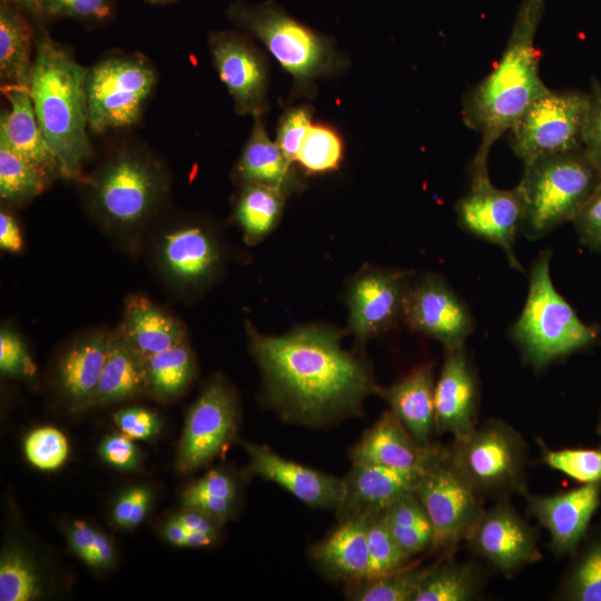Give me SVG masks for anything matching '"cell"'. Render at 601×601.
I'll return each instance as SVG.
<instances>
[{
	"label": "cell",
	"instance_id": "cell-51",
	"mask_svg": "<svg viewBox=\"0 0 601 601\" xmlns=\"http://www.w3.org/2000/svg\"><path fill=\"white\" fill-rule=\"evenodd\" d=\"M98 452L107 464L120 471H134L140 464V454L134 440L122 433L105 436Z\"/></svg>",
	"mask_w": 601,
	"mask_h": 601
},
{
	"label": "cell",
	"instance_id": "cell-31",
	"mask_svg": "<svg viewBox=\"0 0 601 601\" xmlns=\"http://www.w3.org/2000/svg\"><path fill=\"white\" fill-rule=\"evenodd\" d=\"M144 392H148L145 359L121 333L111 335L91 406L122 402Z\"/></svg>",
	"mask_w": 601,
	"mask_h": 601
},
{
	"label": "cell",
	"instance_id": "cell-30",
	"mask_svg": "<svg viewBox=\"0 0 601 601\" xmlns=\"http://www.w3.org/2000/svg\"><path fill=\"white\" fill-rule=\"evenodd\" d=\"M37 29L19 9L0 2L1 86L29 87L35 58Z\"/></svg>",
	"mask_w": 601,
	"mask_h": 601
},
{
	"label": "cell",
	"instance_id": "cell-50",
	"mask_svg": "<svg viewBox=\"0 0 601 601\" xmlns=\"http://www.w3.org/2000/svg\"><path fill=\"white\" fill-rule=\"evenodd\" d=\"M572 223L581 245L601 252V185Z\"/></svg>",
	"mask_w": 601,
	"mask_h": 601
},
{
	"label": "cell",
	"instance_id": "cell-4",
	"mask_svg": "<svg viewBox=\"0 0 601 601\" xmlns=\"http://www.w3.org/2000/svg\"><path fill=\"white\" fill-rule=\"evenodd\" d=\"M91 210L108 226L132 229L147 221L169 191L159 156L135 137L119 139L88 176L79 179Z\"/></svg>",
	"mask_w": 601,
	"mask_h": 601
},
{
	"label": "cell",
	"instance_id": "cell-7",
	"mask_svg": "<svg viewBox=\"0 0 601 601\" xmlns=\"http://www.w3.org/2000/svg\"><path fill=\"white\" fill-rule=\"evenodd\" d=\"M158 83L152 61L139 51L110 50L87 67L89 131H126L140 124Z\"/></svg>",
	"mask_w": 601,
	"mask_h": 601
},
{
	"label": "cell",
	"instance_id": "cell-18",
	"mask_svg": "<svg viewBox=\"0 0 601 601\" xmlns=\"http://www.w3.org/2000/svg\"><path fill=\"white\" fill-rule=\"evenodd\" d=\"M249 462L246 474L273 482L304 504L314 509L335 510L344 493V479L285 459L265 444L240 441Z\"/></svg>",
	"mask_w": 601,
	"mask_h": 601
},
{
	"label": "cell",
	"instance_id": "cell-24",
	"mask_svg": "<svg viewBox=\"0 0 601 601\" xmlns=\"http://www.w3.org/2000/svg\"><path fill=\"white\" fill-rule=\"evenodd\" d=\"M1 92L8 107L1 110L0 141L30 160L52 180L63 177L61 166L39 127L29 87L6 85Z\"/></svg>",
	"mask_w": 601,
	"mask_h": 601
},
{
	"label": "cell",
	"instance_id": "cell-57",
	"mask_svg": "<svg viewBox=\"0 0 601 601\" xmlns=\"http://www.w3.org/2000/svg\"><path fill=\"white\" fill-rule=\"evenodd\" d=\"M26 13L35 24H46L42 12V0H0Z\"/></svg>",
	"mask_w": 601,
	"mask_h": 601
},
{
	"label": "cell",
	"instance_id": "cell-20",
	"mask_svg": "<svg viewBox=\"0 0 601 601\" xmlns=\"http://www.w3.org/2000/svg\"><path fill=\"white\" fill-rule=\"evenodd\" d=\"M444 446L418 442L388 410L349 449L352 464L425 472L440 457Z\"/></svg>",
	"mask_w": 601,
	"mask_h": 601
},
{
	"label": "cell",
	"instance_id": "cell-48",
	"mask_svg": "<svg viewBox=\"0 0 601 601\" xmlns=\"http://www.w3.org/2000/svg\"><path fill=\"white\" fill-rule=\"evenodd\" d=\"M114 422L120 433L134 441L151 440L161 428L157 413L141 406L127 407L116 412Z\"/></svg>",
	"mask_w": 601,
	"mask_h": 601
},
{
	"label": "cell",
	"instance_id": "cell-9",
	"mask_svg": "<svg viewBox=\"0 0 601 601\" xmlns=\"http://www.w3.org/2000/svg\"><path fill=\"white\" fill-rule=\"evenodd\" d=\"M457 470L485 499L525 495L528 447L511 425L487 420L446 446Z\"/></svg>",
	"mask_w": 601,
	"mask_h": 601
},
{
	"label": "cell",
	"instance_id": "cell-38",
	"mask_svg": "<svg viewBox=\"0 0 601 601\" xmlns=\"http://www.w3.org/2000/svg\"><path fill=\"white\" fill-rule=\"evenodd\" d=\"M428 569L430 565L410 563L392 573L348 585L346 597L354 601H413Z\"/></svg>",
	"mask_w": 601,
	"mask_h": 601
},
{
	"label": "cell",
	"instance_id": "cell-3",
	"mask_svg": "<svg viewBox=\"0 0 601 601\" xmlns=\"http://www.w3.org/2000/svg\"><path fill=\"white\" fill-rule=\"evenodd\" d=\"M30 96L41 132L58 159L63 178L80 179L92 156L86 92L87 67L55 40L47 24H36Z\"/></svg>",
	"mask_w": 601,
	"mask_h": 601
},
{
	"label": "cell",
	"instance_id": "cell-21",
	"mask_svg": "<svg viewBox=\"0 0 601 601\" xmlns=\"http://www.w3.org/2000/svg\"><path fill=\"white\" fill-rule=\"evenodd\" d=\"M479 384L463 346L445 348V357L434 390L435 428L464 435L476 426Z\"/></svg>",
	"mask_w": 601,
	"mask_h": 601
},
{
	"label": "cell",
	"instance_id": "cell-34",
	"mask_svg": "<svg viewBox=\"0 0 601 601\" xmlns=\"http://www.w3.org/2000/svg\"><path fill=\"white\" fill-rule=\"evenodd\" d=\"M480 571L471 563L442 561L430 565L413 601H469L481 589Z\"/></svg>",
	"mask_w": 601,
	"mask_h": 601
},
{
	"label": "cell",
	"instance_id": "cell-2",
	"mask_svg": "<svg viewBox=\"0 0 601 601\" xmlns=\"http://www.w3.org/2000/svg\"><path fill=\"white\" fill-rule=\"evenodd\" d=\"M544 6V0L520 4L500 60L463 97V121L481 137L474 160L487 161L493 144L549 89L540 77L541 52L535 46Z\"/></svg>",
	"mask_w": 601,
	"mask_h": 601
},
{
	"label": "cell",
	"instance_id": "cell-35",
	"mask_svg": "<svg viewBox=\"0 0 601 601\" xmlns=\"http://www.w3.org/2000/svg\"><path fill=\"white\" fill-rule=\"evenodd\" d=\"M558 591V599L601 601V526L587 534Z\"/></svg>",
	"mask_w": 601,
	"mask_h": 601
},
{
	"label": "cell",
	"instance_id": "cell-27",
	"mask_svg": "<svg viewBox=\"0 0 601 601\" xmlns=\"http://www.w3.org/2000/svg\"><path fill=\"white\" fill-rule=\"evenodd\" d=\"M248 140L234 169L235 180L242 186L258 183L279 188L286 195L298 190L302 181L276 141H272L262 117L254 118Z\"/></svg>",
	"mask_w": 601,
	"mask_h": 601
},
{
	"label": "cell",
	"instance_id": "cell-12",
	"mask_svg": "<svg viewBox=\"0 0 601 601\" xmlns=\"http://www.w3.org/2000/svg\"><path fill=\"white\" fill-rule=\"evenodd\" d=\"M470 188L455 204L460 227L500 247L510 264L524 272L514 252L518 233L523 220V203L516 187L500 189L489 177L487 161L472 160Z\"/></svg>",
	"mask_w": 601,
	"mask_h": 601
},
{
	"label": "cell",
	"instance_id": "cell-39",
	"mask_svg": "<svg viewBox=\"0 0 601 601\" xmlns=\"http://www.w3.org/2000/svg\"><path fill=\"white\" fill-rule=\"evenodd\" d=\"M368 570L365 580L378 578L410 564L411 558L392 535L382 512L367 518Z\"/></svg>",
	"mask_w": 601,
	"mask_h": 601
},
{
	"label": "cell",
	"instance_id": "cell-49",
	"mask_svg": "<svg viewBox=\"0 0 601 601\" xmlns=\"http://www.w3.org/2000/svg\"><path fill=\"white\" fill-rule=\"evenodd\" d=\"M590 105L583 129L582 148L601 173V83L591 79Z\"/></svg>",
	"mask_w": 601,
	"mask_h": 601
},
{
	"label": "cell",
	"instance_id": "cell-19",
	"mask_svg": "<svg viewBox=\"0 0 601 601\" xmlns=\"http://www.w3.org/2000/svg\"><path fill=\"white\" fill-rule=\"evenodd\" d=\"M529 513L548 531L559 556L574 554L585 539L601 501V483H588L553 495H524Z\"/></svg>",
	"mask_w": 601,
	"mask_h": 601
},
{
	"label": "cell",
	"instance_id": "cell-60",
	"mask_svg": "<svg viewBox=\"0 0 601 601\" xmlns=\"http://www.w3.org/2000/svg\"><path fill=\"white\" fill-rule=\"evenodd\" d=\"M598 432L601 434V415H600V420H599V423H598Z\"/></svg>",
	"mask_w": 601,
	"mask_h": 601
},
{
	"label": "cell",
	"instance_id": "cell-10",
	"mask_svg": "<svg viewBox=\"0 0 601 601\" xmlns=\"http://www.w3.org/2000/svg\"><path fill=\"white\" fill-rule=\"evenodd\" d=\"M590 92L548 89L510 130L511 147L523 166L582 148Z\"/></svg>",
	"mask_w": 601,
	"mask_h": 601
},
{
	"label": "cell",
	"instance_id": "cell-56",
	"mask_svg": "<svg viewBox=\"0 0 601 601\" xmlns=\"http://www.w3.org/2000/svg\"><path fill=\"white\" fill-rule=\"evenodd\" d=\"M160 532L168 543L184 546L188 529L173 515L161 525Z\"/></svg>",
	"mask_w": 601,
	"mask_h": 601
},
{
	"label": "cell",
	"instance_id": "cell-13",
	"mask_svg": "<svg viewBox=\"0 0 601 601\" xmlns=\"http://www.w3.org/2000/svg\"><path fill=\"white\" fill-rule=\"evenodd\" d=\"M238 423L235 392L221 378L213 380L187 413L177 452L178 471L193 472L221 455L233 442Z\"/></svg>",
	"mask_w": 601,
	"mask_h": 601
},
{
	"label": "cell",
	"instance_id": "cell-25",
	"mask_svg": "<svg viewBox=\"0 0 601 601\" xmlns=\"http://www.w3.org/2000/svg\"><path fill=\"white\" fill-rule=\"evenodd\" d=\"M367 518L341 521L323 540L309 548V558L327 577L346 587L362 582L367 577Z\"/></svg>",
	"mask_w": 601,
	"mask_h": 601
},
{
	"label": "cell",
	"instance_id": "cell-17",
	"mask_svg": "<svg viewBox=\"0 0 601 601\" xmlns=\"http://www.w3.org/2000/svg\"><path fill=\"white\" fill-rule=\"evenodd\" d=\"M465 541L474 554L504 574L542 558L536 531L508 499L497 500L485 510Z\"/></svg>",
	"mask_w": 601,
	"mask_h": 601
},
{
	"label": "cell",
	"instance_id": "cell-5",
	"mask_svg": "<svg viewBox=\"0 0 601 601\" xmlns=\"http://www.w3.org/2000/svg\"><path fill=\"white\" fill-rule=\"evenodd\" d=\"M550 262L551 252L544 250L533 263L524 307L510 329L524 361L536 368L585 348L599 336L555 289Z\"/></svg>",
	"mask_w": 601,
	"mask_h": 601
},
{
	"label": "cell",
	"instance_id": "cell-37",
	"mask_svg": "<svg viewBox=\"0 0 601 601\" xmlns=\"http://www.w3.org/2000/svg\"><path fill=\"white\" fill-rule=\"evenodd\" d=\"M45 593V580L30 553L17 542L3 545L0 555V600L31 601Z\"/></svg>",
	"mask_w": 601,
	"mask_h": 601
},
{
	"label": "cell",
	"instance_id": "cell-47",
	"mask_svg": "<svg viewBox=\"0 0 601 601\" xmlns=\"http://www.w3.org/2000/svg\"><path fill=\"white\" fill-rule=\"evenodd\" d=\"M0 372L11 377L30 376L35 372L23 341L7 327H2L0 332Z\"/></svg>",
	"mask_w": 601,
	"mask_h": 601
},
{
	"label": "cell",
	"instance_id": "cell-54",
	"mask_svg": "<svg viewBox=\"0 0 601 601\" xmlns=\"http://www.w3.org/2000/svg\"><path fill=\"white\" fill-rule=\"evenodd\" d=\"M174 516L189 531L206 533L216 538H218L221 524L225 522L214 515L191 509H184Z\"/></svg>",
	"mask_w": 601,
	"mask_h": 601
},
{
	"label": "cell",
	"instance_id": "cell-1",
	"mask_svg": "<svg viewBox=\"0 0 601 601\" xmlns=\"http://www.w3.org/2000/svg\"><path fill=\"white\" fill-rule=\"evenodd\" d=\"M247 333L265 401L284 421L328 427L362 415L365 400L377 394L370 364L344 349L335 329L309 325L272 336L248 326Z\"/></svg>",
	"mask_w": 601,
	"mask_h": 601
},
{
	"label": "cell",
	"instance_id": "cell-6",
	"mask_svg": "<svg viewBox=\"0 0 601 601\" xmlns=\"http://www.w3.org/2000/svg\"><path fill=\"white\" fill-rule=\"evenodd\" d=\"M600 185L601 173L583 148L525 166L516 186L523 203L521 231L538 239L573 221Z\"/></svg>",
	"mask_w": 601,
	"mask_h": 601
},
{
	"label": "cell",
	"instance_id": "cell-16",
	"mask_svg": "<svg viewBox=\"0 0 601 601\" xmlns=\"http://www.w3.org/2000/svg\"><path fill=\"white\" fill-rule=\"evenodd\" d=\"M403 321L412 332L441 342L444 348L463 346L474 328L467 305L437 274L411 284Z\"/></svg>",
	"mask_w": 601,
	"mask_h": 601
},
{
	"label": "cell",
	"instance_id": "cell-55",
	"mask_svg": "<svg viewBox=\"0 0 601 601\" xmlns=\"http://www.w3.org/2000/svg\"><path fill=\"white\" fill-rule=\"evenodd\" d=\"M0 247L10 253H18L22 248L20 227L13 215L4 209L0 213Z\"/></svg>",
	"mask_w": 601,
	"mask_h": 601
},
{
	"label": "cell",
	"instance_id": "cell-14",
	"mask_svg": "<svg viewBox=\"0 0 601 601\" xmlns=\"http://www.w3.org/2000/svg\"><path fill=\"white\" fill-rule=\"evenodd\" d=\"M412 274L365 266L347 289L348 325L359 344L381 335L403 319Z\"/></svg>",
	"mask_w": 601,
	"mask_h": 601
},
{
	"label": "cell",
	"instance_id": "cell-58",
	"mask_svg": "<svg viewBox=\"0 0 601 601\" xmlns=\"http://www.w3.org/2000/svg\"><path fill=\"white\" fill-rule=\"evenodd\" d=\"M216 540L217 538L214 535L188 530L184 548H205L211 545Z\"/></svg>",
	"mask_w": 601,
	"mask_h": 601
},
{
	"label": "cell",
	"instance_id": "cell-43",
	"mask_svg": "<svg viewBox=\"0 0 601 601\" xmlns=\"http://www.w3.org/2000/svg\"><path fill=\"white\" fill-rule=\"evenodd\" d=\"M46 24L58 19H72L87 27L111 22L117 12V0H42Z\"/></svg>",
	"mask_w": 601,
	"mask_h": 601
},
{
	"label": "cell",
	"instance_id": "cell-15",
	"mask_svg": "<svg viewBox=\"0 0 601 601\" xmlns=\"http://www.w3.org/2000/svg\"><path fill=\"white\" fill-rule=\"evenodd\" d=\"M208 47L218 77L233 97L238 115L262 117L267 108L268 66L250 38L237 31H215Z\"/></svg>",
	"mask_w": 601,
	"mask_h": 601
},
{
	"label": "cell",
	"instance_id": "cell-8",
	"mask_svg": "<svg viewBox=\"0 0 601 601\" xmlns=\"http://www.w3.org/2000/svg\"><path fill=\"white\" fill-rule=\"evenodd\" d=\"M226 14L236 27L259 39L300 87L344 66L332 40L290 17L272 0L255 6L235 1Z\"/></svg>",
	"mask_w": 601,
	"mask_h": 601
},
{
	"label": "cell",
	"instance_id": "cell-28",
	"mask_svg": "<svg viewBox=\"0 0 601 601\" xmlns=\"http://www.w3.org/2000/svg\"><path fill=\"white\" fill-rule=\"evenodd\" d=\"M111 336L91 334L75 343L58 365L59 388L73 410L91 406L104 370Z\"/></svg>",
	"mask_w": 601,
	"mask_h": 601
},
{
	"label": "cell",
	"instance_id": "cell-26",
	"mask_svg": "<svg viewBox=\"0 0 601 601\" xmlns=\"http://www.w3.org/2000/svg\"><path fill=\"white\" fill-rule=\"evenodd\" d=\"M434 365L423 363L390 386H380V395L390 411L421 443L431 444L435 428Z\"/></svg>",
	"mask_w": 601,
	"mask_h": 601
},
{
	"label": "cell",
	"instance_id": "cell-52",
	"mask_svg": "<svg viewBox=\"0 0 601 601\" xmlns=\"http://www.w3.org/2000/svg\"><path fill=\"white\" fill-rule=\"evenodd\" d=\"M181 504L184 509L198 510L223 521L233 516L236 510V500L216 497L188 489H185L181 494Z\"/></svg>",
	"mask_w": 601,
	"mask_h": 601
},
{
	"label": "cell",
	"instance_id": "cell-42",
	"mask_svg": "<svg viewBox=\"0 0 601 601\" xmlns=\"http://www.w3.org/2000/svg\"><path fill=\"white\" fill-rule=\"evenodd\" d=\"M543 462L582 484L601 483V447L545 450Z\"/></svg>",
	"mask_w": 601,
	"mask_h": 601
},
{
	"label": "cell",
	"instance_id": "cell-22",
	"mask_svg": "<svg viewBox=\"0 0 601 601\" xmlns=\"http://www.w3.org/2000/svg\"><path fill=\"white\" fill-rule=\"evenodd\" d=\"M423 473L375 464H352L344 477V497L336 509L338 521L382 512L400 496L414 492Z\"/></svg>",
	"mask_w": 601,
	"mask_h": 601
},
{
	"label": "cell",
	"instance_id": "cell-11",
	"mask_svg": "<svg viewBox=\"0 0 601 601\" xmlns=\"http://www.w3.org/2000/svg\"><path fill=\"white\" fill-rule=\"evenodd\" d=\"M414 493L432 525L433 552L451 551L466 540L485 511L484 497L453 464L446 446L423 473Z\"/></svg>",
	"mask_w": 601,
	"mask_h": 601
},
{
	"label": "cell",
	"instance_id": "cell-44",
	"mask_svg": "<svg viewBox=\"0 0 601 601\" xmlns=\"http://www.w3.org/2000/svg\"><path fill=\"white\" fill-rule=\"evenodd\" d=\"M23 453L29 463L42 471H55L68 459L69 444L58 428L42 426L32 430L23 441Z\"/></svg>",
	"mask_w": 601,
	"mask_h": 601
},
{
	"label": "cell",
	"instance_id": "cell-59",
	"mask_svg": "<svg viewBox=\"0 0 601 601\" xmlns=\"http://www.w3.org/2000/svg\"><path fill=\"white\" fill-rule=\"evenodd\" d=\"M144 1L151 6H162V4L175 2L177 0H144Z\"/></svg>",
	"mask_w": 601,
	"mask_h": 601
},
{
	"label": "cell",
	"instance_id": "cell-53",
	"mask_svg": "<svg viewBox=\"0 0 601 601\" xmlns=\"http://www.w3.org/2000/svg\"><path fill=\"white\" fill-rule=\"evenodd\" d=\"M186 489L221 499H237V484L234 476L221 469L209 471Z\"/></svg>",
	"mask_w": 601,
	"mask_h": 601
},
{
	"label": "cell",
	"instance_id": "cell-40",
	"mask_svg": "<svg viewBox=\"0 0 601 601\" xmlns=\"http://www.w3.org/2000/svg\"><path fill=\"white\" fill-rule=\"evenodd\" d=\"M342 158L343 142L338 134L325 125H312L296 162L307 174H323L337 169Z\"/></svg>",
	"mask_w": 601,
	"mask_h": 601
},
{
	"label": "cell",
	"instance_id": "cell-33",
	"mask_svg": "<svg viewBox=\"0 0 601 601\" xmlns=\"http://www.w3.org/2000/svg\"><path fill=\"white\" fill-rule=\"evenodd\" d=\"M147 388L161 401L179 396L196 373L195 356L186 339L145 359Z\"/></svg>",
	"mask_w": 601,
	"mask_h": 601
},
{
	"label": "cell",
	"instance_id": "cell-45",
	"mask_svg": "<svg viewBox=\"0 0 601 601\" xmlns=\"http://www.w3.org/2000/svg\"><path fill=\"white\" fill-rule=\"evenodd\" d=\"M312 115L309 106H299L287 110L280 118L276 144L293 164L296 162L302 144L312 127Z\"/></svg>",
	"mask_w": 601,
	"mask_h": 601
},
{
	"label": "cell",
	"instance_id": "cell-29",
	"mask_svg": "<svg viewBox=\"0 0 601 601\" xmlns=\"http://www.w3.org/2000/svg\"><path fill=\"white\" fill-rule=\"evenodd\" d=\"M120 333L144 359L185 341L181 325L149 299L140 296L131 297L127 302Z\"/></svg>",
	"mask_w": 601,
	"mask_h": 601
},
{
	"label": "cell",
	"instance_id": "cell-23",
	"mask_svg": "<svg viewBox=\"0 0 601 601\" xmlns=\"http://www.w3.org/2000/svg\"><path fill=\"white\" fill-rule=\"evenodd\" d=\"M216 239L199 225H184L167 231L160 243L159 259L175 283L197 286L208 282L220 264Z\"/></svg>",
	"mask_w": 601,
	"mask_h": 601
},
{
	"label": "cell",
	"instance_id": "cell-41",
	"mask_svg": "<svg viewBox=\"0 0 601 601\" xmlns=\"http://www.w3.org/2000/svg\"><path fill=\"white\" fill-rule=\"evenodd\" d=\"M67 539L75 554L96 570L109 569L116 561L112 540L86 521L75 520L68 524Z\"/></svg>",
	"mask_w": 601,
	"mask_h": 601
},
{
	"label": "cell",
	"instance_id": "cell-36",
	"mask_svg": "<svg viewBox=\"0 0 601 601\" xmlns=\"http://www.w3.org/2000/svg\"><path fill=\"white\" fill-rule=\"evenodd\" d=\"M51 181L39 167L0 141V199L4 206L29 203Z\"/></svg>",
	"mask_w": 601,
	"mask_h": 601
},
{
	"label": "cell",
	"instance_id": "cell-32",
	"mask_svg": "<svg viewBox=\"0 0 601 601\" xmlns=\"http://www.w3.org/2000/svg\"><path fill=\"white\" fill-rule=\"evenodd\" d=\"M279 188L258 183L242 186L235 206V218L247 242L266 237L278 224L286 199Z\"/></svg>",
	"mask_w": 601,
	"mask_h": 601
},
{
	"label": "cell",
	"instance_id": "cell-46",
	"mask_svg": "<svg viewBox=\"0 0 601 601\" xmlns=\"http://www.w3.org/2000/svg\"><path fill=\"white\" fill-rule=\"evenodd\" d=\"M151 501L152 493L147 486L137 485L124 491L112 506L114 522L125 529L139 525L148 514Z\"/></svg>",
	"mask_w": 601,
	"mask_h": 601
}]
</instances>
